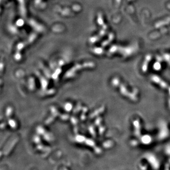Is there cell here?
Wrapping results in <instances>:
<instances>
[{"label":"cell","mask_w":170,"mask_h":170,"mask_svg":"<svg viewBox=\"0 0 170 170\" xmlns=\"http://www.w3.org/2000/svg\"><path fill=\"white\" fill-rule=\"evenodd\" d=\"M120 80H119V78L117 77H115L112 78V84L113 86H114L115 88H118L120 84Z\"/></svg>","instance_id":"5"},{"label":"cell","mask_w":170,"mask_h":170,"mask_svg":"<svg viewBox=\"0 0 170 170\" xmlns=\"http://www.w3.org/2000/svg\"><path fill=\"white\" fill-rule=\"evenodd\" d=\"M168 106H169V108L170 109V97H169V99H168Z\"/></svg>","instance_id":"6"},{"label":"cell","mask_w":170,"mask_h":170,"mask_svg":"<svg viewBox=\"0 0 170 170\" xmlns=\"http://www.w3.org/2000/svg\"><path fill=\"white\" fill-rule=\"evenodd\" d=\"M168 94H169V97H170V87L168 89Z\"/></svg>","instance_id":"7"},{"label":"cell","mask_w":170,"mask_h":170,"mask_svg":"<svg viewBox=\"0 0 170 170\" xmlns=\"http://www.w3.org/2000/svg\"><path fill=\"white\" fill-rule=\"evenodd\" d=\"M150 80L154 83L158 85L162 89L168 90L170 87V86L161 77L157 75H152L150 76Z\"/></svg>","instance_id":"2"},{"label":"cell","mask_w":170,"mask_h":170,"mask_svg":"<svg viewBox=\"0 0 170 170\" xmlns=\"http://www.w3.org/2000/svg\"><path fill=\"white\" fill-rule=\"evenodd\" d=\"M118 88H119L120 93L123 96L128 98L129 99L133 101H136L138 100V98L136 94L130 92L127 89L126 86L122 82H120Z\"/></svg>","instance_id":"1"},{"label":"cell","mask_w":170,"mask_h":170,"mask_svg":"<svg viewBox=\"0 0 170 170\" xmlns=\"http://www.w3.org/2000/svg\"><path fill=\"white\" fill-rule=\"evenodd\" d=\"M169 130L167 124L164 121H162L159 124L158 136L161 138H165L169 135Z\"/></svg>","instance_id":"3"},{"label":"cell","mask_w":170,"mask_h":170,"mask_svg":"<svg viewBox=\"0 0 170 170\" xmlns=\"http://www.w3.org/2000/svg\"><path fill=\"white\" fill-rule=\"evenodd\" d=\"M134 128V132L136 136L139 137L141 136V125L140 120H135L133 122Z\"/></svg>","instance_id":"4"}]
</instances>
